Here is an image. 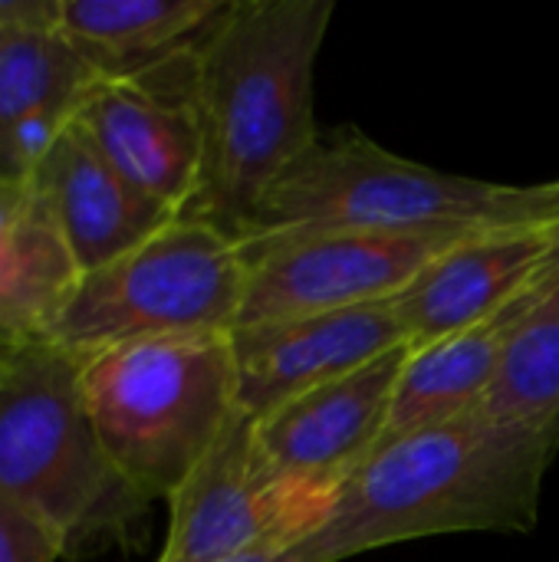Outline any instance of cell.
Segmentation results:
<instances>
[{
	"label": "cell",
	"mask_w": 559,
	"mask_h": 562,
	"mask_svg": "<svg viewBox=\"0 0 559 562\" xmlns=\"http://www.w3.org/2000/svg\"><path fill=\"white\" fill-rule=\"evenodd\" d=\"M333 0H231L194 49L201 184L185 211L241 240L264 191L320 138Z\"/></svg>",
	"instance_id": "6da1fadb"
},
{
	"label": "cell",
	"mask_w": 559,
	"mask_h": 562,
	"mask_svg": "<svg viewBox=\"0 0 559 562\" xmlns=\"http://www.w3.org/2000/svg\"><path fill=\"white\" fill-rule=\"evenodd\" d=\"M559 431L461 415L372 451L339 487L329 524L300 550L343 562L392 543L471 530H530Z\"/></svg>",
	"instance_id": "7a4b0ae2"
},
{
	"label": "cell",
	"mask_w": 559,
	"mask_h": 562,
	"mask_svg": "<svg viewBox=\"0 0 559 562\" xmlns=\"http://www.w3.org/2000/svg\"><path fill=\"white\" fill-rule=\"evenodd\" d=\"M559 181L494 184L402 158L356 128L320 135L260 198L244 237L280 231L554 227ZM241 237V240H244Z\"/></svg>",
	"instance_id": "3957f363"
},
{
	"label": "cell",
	"mask_w": 559,
	"mask_h": 562,
	"mask_svg": "<svg viewBox=\"0 0 559 562\" xmlns=\"http://www.w3.org/2000/svg\"><path fill=\"white\" fill-rule=\"evenodd\" d=\"M79 369V356L26 339L0 372V491L59 537L63 560L125 543L148 510L92 428Z\"/></svg>",
	"instance_id": "277c9868"
},
{
	"label": "cell",
	"mask_w": 559,
	"mask_h": 562,
	"mask_svg": "<svg viewBox=\"0 0 559 562\" xmlns=\"http://www.w3.org/2000/svg\"><path fill=\"white\" fill-rule=\"evenodd\" d=\"M79 389L119 474L168 501L237 415L231 333L165 336L82 359Z\"/></svg>",
	"instance_id": "5b68a950"
},
{
	"label": "cell",
	"mask_w": 559,
	"mask_h": 562,
	"mask_svg": "<svg viewBox=\"0 0 559 562\" xmlns=\"http://www.w3.org/2000/svg\"><path fill=\"white\" fill-rule=\"evenodd\" d=\"M244 290L241 240L178 214L135 250L82 273L43 339L86 359L142 339L231 333Z\"/></svg>",
	"instance_id": "8992f818"
},
{
	"label": "cell",
	"mask_w": 559,
	"mask_h": 562,
	"mask_svg": "<svg viewBox=\"0 0 559 562\" xmlns=\"http://www.w3.org/2000/svg\"><path fill=\"white\" fill-rule=\"evenodd\" d=\"M336 494L277 474L260 454L254 415L237 408L168 497V537L158 562H237L297 550L329 524Z\"/></svg>",
	"instance_id": "52a82bcc"
},
{
	"label": "cell",
	"mask_w": 559,
	"mask_h": 562,
	"mask_svg": "<svg viewBox=\"0 0 559 562\" xmlns=\"http://www.w3.org/2000/svg\"><path fill=\"white\" fill-rule=\"evenodd\" d=\"M468 237L474 231H280L244 237L247 290L237 326L392 300Z\"/></svg>",
	"instance_id": "ba28073f"
},
{
	"label": "cell",
	"mask_w": 559,
	"mask_h": 562,
	"mask_svg": "<svg viewBox=\"0 0 559 562\" xmlns=\"http://www.w3.org/2000/svg\"><path fill=\"white\" fill-rule=\"evenodd\" d=\"M194 49L132 79H99L76 112L102 158L175 214L191 207L201 184Z\"/></svg>",
	"instance_id": "9c48e42d"
},
{
	"label": "cell",
	"mask_w": 559,
	"mask_h": 562,
	"mask_svg": "<svg viewBox=\"0 0 559 562\" xmlns=\"http://www.w3.org/2000/svg\"><path fill=\"white\" fill-rule=\"evenodd\" d=\"M412 342L306 389L254 418L260 454L283 477L339 491L382 445Z\"/></svg>",
	"instance_id": "30bf717a"
},
{
	"label": "cell",
	"mask_w": 559,
	"mask_h": 562,
	"mask_svg": "<svg viewBox=\"0 0 559 562\" xmlns=\"http://www.w3.org/2000/svg\"><path fill=\"white\" fill-rule=\"evenodd\" d=\"M409 342L395 303L270 319L231 329L237 402L260 418L280 402L339 379Z\"/></svg>",
	"instance_id": "8fae6325"
},
{
	"label": "cell",
	"mask_w": 559,
	"mask_h": 562,
	"mask_svg": "<svg viewBox=\"0 0 559 562\" xmlns=\"http://www.w3.org/2000/svg\"><path fill=\"white\" fill-rule=\"evenodd\" d=\"M550 254V227L484 231L455 244L392 296L405 339L425 346L488 323L534 290Z\"/></svg>",
	"instance_id": "7c38bea8"
},
{
	"label": "cell",
	"mask_w": 559,
	"mask_h": 562,
	"mask_svg": "<svg viewBox=\"0 0 559 562\" xmlns=\"http://www.w3.org/2000/svg\"><path fill=\"white\" fill-rule=\"evenodd\" d=\"M30 181L46 198L82 273L119 260L178 217L122 178L76 122Z\"/></svg>",
	"instance_id": "4fadbf2b"
},
{
	"label": "cell",
	"mask_w": 559,
	"mask_h": 562,
	"mask_svg": "<svg viewBox=\"0 0 559 562\" xmlns=\"http://www.w3.org/2000/svg\"><path fill=\"white\" fill-rule=\"evenodd\" d=\"M231 0H63L59 36L102 76L132 79L191 53Z\"/></svg>",
	"instance_id": "5bb4252c"
},
{
	"label": "cell",
	"mask_w": 559,
	"mask_h": 562,
	"mask_svg": "<svg viewBox=\"0 0 559 562\" xmlns=\"http://www.w3.org/2000/svg\"><path fill=\"white\" fill-rule=\"evenodd\" d=\"M82 270L40 188L0 184V329L13 339H43L72 296Z\"/></svg>",
	"instance_id": "9a60e30c"
},
{
	"label": "cell",
	"mask_w": 559,
	"mask_h": 562,
	"mask_svg": "<svg viewBox=\"0 0 559 562\" xmlns=\"http://www.w3.org/2000/svg\"><path fill=\"white\" fill-rule=\"evenodd\" d=\"M521 319V306L511 303L504 313L461 329L455 336L412 346V356L402 369L392 415L382 435V445L412 435L418 428H432L461 415L481 402L484 389L494 379L501 352ZM379 445V448H382Z\"/></svg>",
	"instance_id": "2e32d148"
},
{
	"label": "cell",
	"mask_w": 559,
	"mask_h": 562,
	"mask_svg": "<svg viewBox=\"0 0 559 562\" xmlns=\"http://www.w3.org/2000/svg\"><path fill=\"white\" fill-rule=\"evenodd\" d=\"M521 306L491 385L471 415L521 431H559V313Z\"/></svg>",
	"instance_id": "e0dca14e"
},
{
	"label": "cell",
	"mask_w": 559,
	"mask_h": 562,
	"mask_svg": "<svg viewBox=\"0 0 559 562\" xmlns=\"http://www.w3.org/2000/svg\"><path fill=\"white\" fill-rule=\"evenodd\" d=\"M102 76L59 33H0V148L43 109L79 112Z\"/></svg>",
	"instance_id": "ac0fdd59"
},
{
	"label": "cell",
	"mask_w": 559,
	"mask_h": 562,
	"mask_svg": "<svg viewBox=\"0 0 559 562\" xmlns=\"http://www.w3.org/2000/svg\"><path fill=\"white\" fill-rule=\"evenodd\" d=\"M59 537L0 491V562H59Z\"/></svg>",
	"instance_id": "d6986e66"
},
{
	"label": "cell",
	"mask_w": 559,
	"mask_h": 562,
	"mask_svg": "<svg viewBox=\"0 0 559 562\" xmlns=\"http://www.w3.org/2000/svg\"><path fill=\"white\" fill-rule=\"evenodd\" d=\"M63 0H0V33H59Z\"/></svg>",
	"instance_id": "ffe728a7"
},
{
	"label": "cell",
	"mask_w": 559,
	"mask_h": 562,
	"mask_svg": "<svg viewBox=\"0 0 559 562\" xmlns=\"http://www.w3.org/2000/svg\"><path fill=\"white\" fill-rule=\"evenodd\" d=\"M521 303H524V306H547V310L559 313V270L557 273H550V277H544L534 290H527V293L521 296Z\"/></svg>",
	"instance_id": "44dd1931"
},
{
	"label": "cell",
	"mask_w": 559,
	"mask_h": 562,
	"mask_svg": "<svg viewBox=\"0 0 559 562\" xmlns=\"http://www.w3.org/2000/svg\"><path fill=\"white\" fill-rule=\"evenodd\" d=\"M16 349H20V339H13L10 333H3V329H0V372L7 369V362L13 359V352H16Z\"/></svg>",
	"instance_id": "7402d4cb"
},
{
	"label": "cell",
	"mask_w": 559,
	"mask_h": 562,
	"mask_svg": "<svg viewBox=\"0 0 559 562\" xmlns=\"http://www.w3.org/2000/svg\"><path fill=\"white\" fill-rule=\"evenodd\" d=\"M237 562H310V560H306V553L297 547V550L277 553V557H254V560H237Z\"/></svg>",
	"instance_id": "603a6c76"
}]
</instances>
